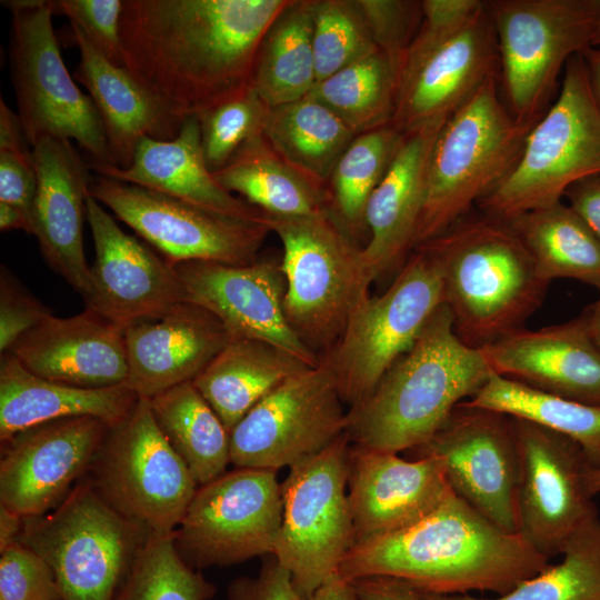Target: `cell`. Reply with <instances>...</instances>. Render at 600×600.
I'll return each instance as SVG.
<instances>
[{"label": "cell", "mask_w": 600, "mask_h": 600, "mask_svg": "<svg viewBox=\"0 0 600 600\" xmlns=\"http://www.w3.org/2000/svg\"><path fill=\"white\" fill-rule=\"evenodd\" d=\"M149 402L157 426L199 487L226 473L231 463L230 434L192 381Z\"/></svg>", "instance_id": "cell-34"}, {"label": "cell", "mask_w": 600, "mask_h": 600, "mask_svg": "<svg viewBox=\"0 0 600 600\" xmlns=\"http://www.w3.org/2000/svg\"><path fill=\"white\" fill-rule=\"evenodd\" d=\"M84 478L121 516L157 536L174 533L199 487L147 398L109 428Z\"/></svg>", "instance_id": "cell-12"}, {"label": "cell", "mask_w": 600, "mask_h": 600, "mask_svg": "<svg viewBox=\"0 0 600 600\" xmlns=\"http://www.w3.org/2000/svg\"><path fill=\"white\" fill-rule=\"evenodd\" d=\"M492 371L554 397L600 406V350L584 318L521 328L483 347Z\"/></svg>", "instance_id": "cell-26"}, {"label": "cell", "mask_w": 600, "mask_h": 600, "mask_svg": "<svg viewBox=\"0 0 600 600\" xmlns=\"http://www.w3.org/2000/svg\"><path fill=\"white\" fill-rule=\"evenodd\" d=\"M31 373L88 389L126 384L124 328L84 309L58 318L51 313L8 351Z\"/></svg>", "instance_id": "cell-27"}, {"label": "cell", "mask_w": 600, "mask_h": 600, "mask_svg": "<svg viewBox=\"0 0 600 600\" xmlns=\"http://www.w3.org/2000/svg\"><path fill=\"white\" fill-rule=\"evenodd\" d=\"M149 534L83 478L52 511L23 518L18 542L49 566L62 600H113Z\"/></svg>", "instance_id": "cell-8"}, {"label": "cell", "mask_w": 600, "mask_h": 600, "mask_svg": "<svg viewBox=\"0 0 600 600\" xmlns=\"http://www.w3.org/2000/svg\"><path fill=\"white\" fill-rule=\"evenodd\" d=\"M89 193L172 266L186 261L230 266L253 263L271 232L266 217L248 220L221 214L100 174L92 177Z\"/></svg>", "instance_id": "cell-16"}, {"label": "cell", "mask_w": 600, "mask_h": 600, "mask_svg": "<svg viewBox=\"0 0 600 600\" xmlns=\"http://www.w3.org/2000/svg\"><path fill=\"white\" fill-rule=\"evenodd\" d=\"M186 300L218 317L232 338L270 343L307 366L320 358L290 327L283 310L286 279L274 260H257L246 266L208 261L174 264Z\"/></svg>", "instance_id": "cell-21"}, {"label": "cell", "mask_w": 600, "mask_h": 600, "mask_svg": "<svg viewBox=\"0 0 600 600\" xmlns=\"http://www.w3.org/2000/svg\"><path fill=\"white\" fill-rule=\"evenodd\" d=\"M442 126L403 134L388 170L368 200L364 223L370 237L362 248V258L373 280L399 267L416 248L430 153Z\"/></svg>", "instance_id": "cell-28"}, {"label": "cell", "mask_w": 600, "mask_h": 600, "mask_svg": "<svg viewBox=\"0 0 600 600\" xmlns=\"http://www.w3.org/2000/svg\"><path fill=\"white\" fill-rule=\"evenodd\" d=\"M23 526V518L10 509L0 506V552L18 542Z\"/></svg>", "instance_id": "cell-55"}, {"label": "cell", "mask_w": 600, "mask_h": 600, "mask_svg": "<svg viewBox=\"0 0 600 600\" xmlns=\"http://www.w3.org/2000/svg\"><path fill=\"white\" fill-rule=\"evenodd\" d=\"M139 397L126 384L88 389L38 377L11 353L0 361V441L33 426L90 416L113 426L124 419Z\"/></svg>", "instance_id": "cell-31"}, {"label": "cell", "mask_w": 600, "mask_h": 600, "mask_svg": "<svg viewBox=\"0 0 600 600\" xmlns=\"http://www.w3.org/2000/svg\"><path fill=\"white\" fill-rule=\"evenodd\" d=\"M590 86L600 108V49L589 47L582 52Z\"/></svg>", "instance_id": "cell-57"}, {"label": "cell", "mask_w": 600, "mask_h": 600, "mask_svg": "<svg viewBox=\"0 0 600 600\" xmlns=\"http://www.w3.org/2000/svg\"><path fill=\"white\" fill-rule=\"evenodd\" d=\"M263 136L288 163L328 186L337 161L357 134L308 94L271 108Z\"/></svg>", "instance_id": "cell-37"}, {"label": "cell", "mask_w": 600, "mask_h": 600, "mask_svg": "<svg viewBox=\"0 0 600 600\" xmlns=\"http://www.w3.org/2000/svg\"><path fill=\"white\" fill-rule=\"evenodd\" d=\"M402 138L392 124L363 132L354 137L337 161L328 183L331 211L348 232L366 226L368 200Z\"/></svg>", "instance_id": "cell-41"}, {"label": "cell", "mask_w": 600, "mask_h": 600, "mask_svg": "<svg viewBox=\"0 0 600 600\" xmlns=\"http://www.w3.org/2000/svg\"><path fill=\"white\" fill-rule=\"evenodd\" d=\"M232 336L207 309L187 300L124 327L128 386L150 399L193 379Z\"/></svg>", "instance_id": "cell-24"}, {"label": "cell", "mask_w": 600, "mask_h": 600, "mask_svg": "<svg viewBox=\"0 0 600 600\" xmlns=\"http://www.w3.org/2000/svg\"><path fill=\"white\" fill-rule=\"evenodd\" d=\"M100 176L166 193L208 210L248 220L266 213L227 191L204 160L197 117L187 118L171 140L143 138L128 168L91 161Z\"/></svg>", "instance_id": "cell-30"}, {"label": "cell", "mask_w": 600, "mask_h": 600, "mask_svg": "<svg viewBox=\"0 0 600 600\" xmlns=\"http://www.w3.org/2000/svg\"><path fill=\"white\" fill-rule=\"evenodd\" d=\"M499 76L441 127L434 140L416 248L436 239L498 188L518 163L534 126L519 121L498 92Z\"/></svg>", "instance_id": "cell-5"}, {"label": "cell", "mask_w": 600, "mask_h": 600, "mask_svg": "<svg viewBox=\"0 0 600 600\" xmlns=\"http://www.w3.org/2000/svg\"><path fill=\"white\" fill-rule=\"evenodd\" d=\"M266 222L283 247L286 318L319 358L342 336L373 281L363 258L331 210L309 216H272Z\"/></svg>", "instance_id": "cell-6"}, {"label": "cell", "mask_w": 600, "mask_h": 600, "mask_svg": "<svg viewBox=\"0 0 600 600\" xmlns=\"http://www.w3.org/2000/svg\"><path fill=\"white\" fill-rule=\"evenodd\" d=\"M37 187L32 149L28 146L0 147V202L21 209L31 220Z\"/></svg>", "instance_id": "cell-49"}, {"label": "cell", "mask_w": 600, "mask_h": 600, "mask_svg": "<svg viewBox=\"0 0 600 600\" xmlns=\"http://www.w3.org/2000/svg\"><path fill=\"white\" fill-rule=\"evenodd\" d=\"M397 81L391 62L378 50L317 82L309 94L358 136L391 124Z\"/></svg>", "instance_id": "cell-39"}, {"label": "cell", "mask_w": 600, "mask_h": 600, "mask_svg": "<svg viewBox=\"0 0 600 600\" xmlns=\"http://www.w3.org/2000/svg\"><path fill=\"white\" fill-rule=\"evenodd\" d=\"M589 334L600 350V296L582 313Z\"/></svg>", "instance_id": "cell-58"}, {"label": "cell", "mask_w": 600, "mask_h": 600, "mask_svg": "<svg viewBox=\"0 0 600 600\" xmlns=\"http://www.w3.org/2000/svg\"><path fill=\"white\" fill-rule=\"evenodd\" d=\"M71 37L80 52L74 79L87 88L99 112L113 166L128 168L143 138L178 136L184 120L170 113L126 67L112 63L73 24Z\"/></svg>", "instance_id": "cell-29"}, {"label": "cell", "mask_w": 600, "mask_h": 600, "mask_svg": "<svg viewBox=\"0 0 600 600\" xmlns=\"http://www.w3.org/2000/svg\"><path fill=\"white\" fill-rule=\"evenodd\" d=\"M310 600H358L351 581L339 573L329 578L311 597Z\"/></svg>", "instance_id": "cell-54"}, {"label": "cell", "mask_w": 600, "mask_h": 600, "mask_svg": "<svg viewBox=\"0 0 600 600\" xmlns=\"http://www.w3.org/2000/svg\"><path fill=\"white\" fill-rule=\"evenodd\" d=\"M443 303L439 261L427 246H418L391 286L361 303L340 339L320 357L342 401L351 408L364 400Z\"/></svg>", "instance_id": "cell-10"}, {"label": "cell", "mask_w": 600, "mask_h": 600, "mask_svg": "<svg viewBox=\"0 0 600 600\" xmlns=\"http://www.w3.org/2000/svg\"><path fill=\"white\" fill-rule=\"evenodd\" d=\"M0 600H62L49 566L20 542L0 552Z\"/></svg>", "instance_id": "cell-46"}, {"label": "cell", "mask_w": 600, "mask_h": 600, "mask_svg": "<svg viewBox=\"0 0 600 600\" xmlns=\"http://www.w3.org/2000/svg\"><path fill=\"white\" fill-rule=\"evenodd\" d=\"M312 48L317 82L378 51L357 0L313 1Z\"/></svg>", "instance_id": "cell-43"}, {"label": "cell", "mask_w": 600, "mask_h": 600, "mask_svg": "<svg viewBox=\"0 0 600 600\" xmlns=\"http://www.w3.org/2000/svg\"><path fill=\"white\" fill-rule=\"evenodd\" d=\"M358 600H420L410 583L391 577H367L351 581Z\"/></svg>", "instance_id": "cell-53"}, {"label": "cell", "mask_w": 600, "mask_h": 600, "mask_svg": "<svg viewBox=\"0 0 600 600\" xmlns=\"http://www.w3.org/2000/svg\"><path fill=\"white\" fill-rule=\"evenodd\" d=\"M492 373L482 350L457 336L452 314L443 303L373 391L349 408L351 443L392 453L414 449L430 440L456 407L472 398Z\"/></svg>", "instance_id": "cell-3"}, {"label": "cell", "mask_w": 600, "mask_h": 600, "mask_svg": "<svg viewBox=\"0 0 600 600\" xmlns=\"http://www.w3.org/2000/svg\"><path fill=\"white\" fill-rule=\"evenodd\" d=\"M422 244L439 261L443 302L466 344L482 349L524 328L542 304L550 282L508 222L468 213Z\"/></svg>", "instance_id": "cell-4"}, {"label": "cell", "mask_w": 600, "mask_h": 600, "mask_svg": "<svg viewBox=\"0 0 600 600\" xmlns=\"http://www.w3.org/2000/svg\"><path fill=\"white\" fill-rule=\"evenodd\" d=\"M313 1L290 0L261 40L251 84L270 108L308 96L317 82Z\"/></svg>", "instance_id": "cell-36"}, {"label": "cell", "mask_w": 600, "mask_h": 600, "mask_svg": "<svg viewBox=\"0 0 600 600\" xmlns=\"http://www.w3.org/2000/svg\"><path fill=\"white\" fill-rule=\"evenodd\" d=\"M228 600H304L290 572L273 557L266 560L256 577H239L227 588Z\"/></svg>", "instance_id": "cell-50"}, {"label": "cell", "mask_w": 600, "mask_h": 600, "mask_svg": "<svg viewBox=\"0 0 600 600\" xmlns=\"http://www.w3.org/2000/svg\"><path fill=\"white\" fill-rule=\"evenodd\" d=\"M11 12L10 70L18 116L30 146L76 140L92 161L113 164L99 112L63 63L49 0L1 1Z\"/></svg>", "instance_id": "cell-9"}, {"label": "cell", "mask_w": 600, "mask_h": 600, "mask_svg": "<svg viewBox=\"0 0 600 600\" xmlns=\"http://www.w3.org/2000/svg\"><path fill=\"white\" fill-rule=\"evenodd\" d=\"M110 427L96 417H71L1 442L0 506L22 518L56 509L88 473Z\"/></svg>", "instance_id": "cell-20"}, {"label": "cell", "mask_w": 600, "mask_h": 600, "mask_svg": "<svg viewBox=\"0 0 600 600\" xmlns=\"http://www.w3.org/2000/svg\"><path fill=\"white\" fill-rule=\"evenodd\" d=\"M498 71V43L487 1L459 27L420 23L398 76L391 124L402 134L441 126Z\"/></svg>", "instance_id": "cell-14"}, {"label": "cell", "mask_w": 600, "mask_h": 600, "mask_svg": "<svg viewBox=\"0 0 600 600\" xmlns=\"http://www.w3.org/2000/svg\"><path fill=\"white\" fill-rule=\"evenodd\" d=\"M508 223L548 282L573 279L600 291V241L568 204L527 211Z\"/></svg>", "instance_id": "cell-35"}, {"label": "cell", "mask_w": 600, "mask_h": 600, "mask_svg": "<svg viewBox=\"0 0 600 600\" xmlns=\"http://www.w3.org/2000/svg\"><path fill=\"white\" fill-rule=\"evenodd\" d=\"M450 490L443 466L436 457L406 460L398 453L351 443L348 498L356 543L417 523Z\"/></svg>", "instance_id": "cell-23"}, {"label": "cell", "mask_w": 600, "mask_h": 600, "mask_svg": "<svg viewBox=\"0 0 600 600\" xmlns=\"http://www.w3.org/2000/svg\"><path fill=\"white\" fill-rule=\"evenodd\" d=\"M311 368L263 341L231 338L192 383L230 431L261 399Z\"/></svg>", "instance_id": "cell-32"}, {"label": "cell", "mask_w": 600, "mask_h": 600, "mask_svg": "<svg viewBox=\"0 0 600 600\" xmlns=\"http://www.w3.org/2000/svg\"><path fill=\"white\" fill-rule=\"evenodd\" d=\"M482 0H423L421 23L433 28H456L471 19L483 6Z\"/></svg>", "instance_id": "cell-51"}, {"label": "cell", "mask_w": 600, "mask_h": 600, "mask_svg": "<svg viewBox=\"0 0 600 600\" xmlns=\"http://www.w3.org/2000/svg\"><path fill=\"white\" fill-rule=\"evenodd\" d=\"M213 176L227 191L267 214L296 217L331 210L328 186L288 163L263 134L244 142Z\"/></svg>", "instance_id": "cell-33"}, {"label": "cell", "mask_w": 600, "mask_h": 600, "mask_svg": "<svg viewBox=\"0 0 600 600\" xmlns=\"http://www.w3.org/2000/svg\"><path fill=\"white\" fill-rule=\"evenodd\" d=\"M599 173L600 108L580 53L568 61L559 94L529 131L512 172L477 206L509 222L560 202L571 184Z\"/></svg>", "instance_id": "cell-7"}, {"label": "cell", "mask_w": 600, "mask_h": 600, "mask_svg": "<svg viewBox=\"0 0 600 600\" xmlns=\"http://www.w3.org/2000/svg\"><path fill=\"white\" fill-rule=\"evenodd\" d=\"M87 220L96 251L87 309L124 328L186 300L174 266L126 233L91 196Z\"/></svg>", "instance_id": "cell-22"}, {"label": "cell", "mask_w": 600, "mask_h": 600, "mask_svg": "<svg viewBox=\"0 0 600 600\" xmlns=\"http://www.w3.org/2000/svg\"><path fill=\"white\" fill-rule=\"evenodd\" d=\"M343 403L321 363L290 377L230 431L231 463L277 471L318 454L347 432Z\"/></svg>", "instance_id": "cell-17"}, {"label": "cell", "mask_w": 600, "mask_h": 600, "mask_svg": "<svg viewBox=\"0 0 600 600\" xmlns=\"http://www.w3.org/2000/svg\"><path fill=\"white\" fill-rule=\"evenodd\" d=\"M290 0H123L122 63L181 120L250 86L261 40Z\"/></svg>", "instance_id": "cell-1"}, {"label": "cell", "mask_w": 600, "mask_h": 600, "mask_svg": "<svg viewBox=\"0 0 600 600\" xmlns=\"http://www.w3.org/2000/svg\"><path fill=\"white\" fill-rule=\"evenodd\" d=\"M562 560L493 599L418 590L420 600H600V518L586 522L566 543Z\"/></svg>", "instance_id": "cell-40"}, {"label": "cell", "mask_w": 600, "mask_h": 600, "mask_svg": "<svg viewBox=\"0 0 600 600\" xmlns=\"http://www.w3.org/2000/svg\"><path fill=\"white\" fill-rule=\"evenodd\" d=\"M463 402L526 419L557 431L582 449L592 469H600L598 404L547 394L494 372L472 398Z\"/></svg>", "instance_id": "cell-38"}, {"label": "cell", "mask_w": 600, "mask_h": 600, "mask_svg": "<svg viewBox=\"0 0 600 600\" xmlns=\"http://www.w3.org/2000/svg\"><path fill=\"white\" fill-rule=\"evenodd\" d=\"M587 486L590 494L594 497L600 492V469H590L587 476Z\"/></svg>", "instance_id": "cell-59"}, {"label": "cell", "mask_w": 600, "mask_h": 600, "mask_svg": "<svg viewBox=\"0 0 600 600\" xmlns=\"http://www.w3.org/2000/svg\"><path fill=\"white\" fill-rule=\"evenodd\" d=\"M283 514L277 471L237 468L197 489L174 544L193 569L273 554Z\"/></svg>", "instance_id": "cell-15"}, {"label": "cell", "mask_w": 600, "mask_h": 600, "mask_svg": "<svg viewBox=\"0 0 600 600\" xmlns=\"http://www.w3.org/2000/svg\"><path fill=\"white\" fill-rule=\"evenodd\" d=\"M50 310L33 297L6 267L0 273V351L8 352Z\"/></svg>", "instance_id": "cell-48"}, {"label": "cell", "mask_w": 600, "mask_h": 600, "mask_svg": "<svg viewBox=\"0 0 600 600\" xmlns=\"http://www.w3.org/2000/svg\"><path fill=\"white\" fill-rule=\"evenodd\" d=\"M214 593V584L181 558L174 533H150L113 600H210Z\"/></svg>", "instance_id": "cell-42"}, {"label": "cell", "mask_w": 600, "mask_h": 600, "mask_svg": "<svg viewBox=\"0 0 600 600\" xmlns=\"http://www.w3.org/2000/svg\"><path fill=\"white\" fill-rule=\"evenodd\" d=\"M563 198L600 241V173L571 184Z\"/></svg>", "instance_id": "cell-52"}, {"label": "cell", "mask_w": 600, "mask_h": 600, "mask_svg": "<svg viewBox=\"0 0 600 600\" xmlns=\"http://www.w3.org/2000/svg\"><path fill=\"white\" fill-rule=\"evenodd\" d=\"M412 459L432 456L452 491L508 533H518L520 452L512 417L459 403Z\"/></svg>", "instance_id": "cell-18"}, {"label": "cell", "mask_w": 600, "mask_h": 600, "mask_svg": "<svg viewBox=\"0 0 600 600\" xmlns=\"http://www.w3.org/2000/svg\"><path fill=\"white\" fill-rule=\"evenodd\" d=\"M32 152L38 178L32 234L48 264L84 297L91 286L82 234L91 169L69 140L43 138Z\"/></svg>", "instance_id": "cell-25"}, {"label": "cell", "mask_w": 600, "mask_h": 600, "mask_svg": "<svg viewBox=\"0 0 600 600\" xmlns=\"http://www.w3.org/2000/svg\"><path fill=\"white\" fill-rule=\"evenodd\" d=\"M53 14H63L112 63L123 66L120 26L123 0H54Z\"/></svg>", "instance_id": "cell-47"}, {"label": "cell", "mask_w": 600, "mask_h": 600, "mask_svg": "<svg viewBox=\"0 0 600 600\" xmlns=\"http://www.w3.org/2000/svg\"><path fill=\"white\" fill-rule=\"evenodd\" d=\"M348 432L290 468L281 483L283 514L273 557L304 600L332 576L356 543L348 498Z\"/></svg>", "instance_id": "cell-13"}, {"label": "cell", "mask_w": 600, "mask_h": 600, "mask_svg": "<svg viewBox=\"0 0 600 600\" xmlns=\"http://www.w3.org/2000/svg\"><path fill=\"white\" fill-rule=\"evenodd\" d=\"M548 564L519 533L499 529L451 489L417 523L356 543L339 574L397 578L429 593L502 596Z\"/></svg>", "instance_id": "cell-2"}, {"label": "cell", "mask_w": 600, "mask_h": 600, "mask_svg": "<svg viewBox=\"0 0 600 600\" xmlns=\"http://www.w3.org/2000/svg\"><path fill=\"white\" fill-rule=\"evenodd\" d=\"M507 107L533 126L549 109L568 61L591 47L600 0L487 1Z\"/></svg>", "instance_id": "cell-11"}, {"label": "cell", "mask_w": 600, "mask_h": 600, "mask_svg": "<svg viewBox=\"0 0 600 600\" xmlns=\"http://www.w3.org/2000/svg\"><path fill=\"white\" fill-rule=\"evenodd\" d=\"M270 109L250 84L197 117L204 160L212 173L223 168L244 142L263 134Z\"/></svg>", "instance_id": "cell-44"}, {"label": "cell", "mask_w": 600, "mask_h": 600, "mask_svg": "<svg viewBox=\"0 0 600 600\" xmlns=\"http://www.w3.org/2000/svg\"><path fill=\"white\" fill-rule=\"evenodd\" d=\"M373 41L399 76L421 23V1L357 0ZM398 82V81H397Z\"/></svg>", "instance_id": "cell-45"}, {"label": "cell", "mask_w": 600, "mask_h": 600, "mask_svg": "<svg viewBox=\"0 0 600 600\" xmlns=\"http://www.w3.org/2000/svg\"><path fill=\"white\" fill-rule=\"evenodd\" d=\"M591 47L600 49V14L597 19V22L592 32Z\"/></svg>", "instance_id": "cell-60"}, {"label": "cell", "mask_w": 600, "mask_h": 600, "mask_svg": "<svg viewBox=\"0 0 600 600\" xmlns=\"http://www.w3.org/2000/svg\"><path fill=\"white\" fill-rule=\"evenodd\" d=\"M512 421L520 452L518 533L550 559L598 516L587 486L592 468L568 437L526 419Z\"/></svg>", "instance_id": "cell-19"}, {"label": "cell", "mask_w": 600, "mask_h": 600, "mask_svg": "<svg viewBox=\"0 0 600 600\" xmlns=\"http://www.w3.org/2000/svg\"><path fill=\"white\" fill-rule=\"evenodd\" d=\"M0 230H23L32 234L29 216L21 209L6 202H0Z\"/></svg>", "instance_id": "cell-56"}]
</instances>
